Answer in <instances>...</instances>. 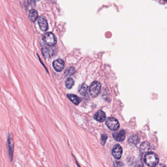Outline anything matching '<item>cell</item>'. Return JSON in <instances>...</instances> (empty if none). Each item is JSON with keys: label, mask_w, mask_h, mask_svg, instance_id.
<instances>
[{"label": "cell", "mask_w": 167, "mask_h": 167, "mask_svg": "<svg viewBox=\"0 0 167 167\" xmlns=\"http://www.w3.org/2000/svg\"><path fill=\"white\" fill-rule=\"evenodd\" d=\"M153 150V147L152 145L147 141L143 142L140 147V150L143 154H147L151 153Z\"/></svg>", "instance_id": "8992f818"}, {"label": "cell", "mask_w": 167, "mask_h": 167, "mask_svg": "<svg viewBox=\"0 0 167 167\" xmlns=\"http://www.w3.org/2000/svg\"><path fill=\"white\" fill-rule=\"evenodd\" d=\"M124 164L122 162L119 161H115L113 163L114 167H122Z\"/></svg>", "instance_id": "ffe728a7"}, {"label": "cell", "mask_w": 167, "mask_h": 167, "mask_svg": "<svg viewBox=\"0 0 167 167\" xmlns=\"http://www.w3.org/2000/svg\"><path fill=\"white\" fill-rule=\"evenodd\" d=\"M74 81L71 78H69L66 81V86L68 89L72 88L74 85Z\"/></svg>", "instance_id": "ac0fdd59"}, {"label": "cell", "mask_w": 167, "mask_h": 167, "mask_svg": "<svg viewBox=\"0 0 167 167\" xmlns=\"http://www.w3.org/2000/svg\"><path fill=\"white\" fill-rule=\"evenodd\" d=\"M42 53L44 57L50 58L53 57L56 53L55 49L51 47H45L42 48Z\"/></svg>", "instance_id": "ba28073f"}, {"label": "cell", "mask_w": 167, "mask_h": 167, "mask_svg": "<svg viewBox=\"0 0 167 167\" xmlns=\"http://www.w3.org/2000/svg\"><path fill=\"white\" fill-rule=\"evenodd\" d=\"M32 2H38L39 1H40V0H31Z\"/></svg>", "instance_id": "7402d4cb"}, {"label": "cell", "mask_w": 167, "mask_h": 167, "mask_svg": "<svg viewBox=\"0 0 167 167\" xmlns=\"http://www.w3.org/2000/svg\"><path fill=\"white\" fill-rule=\"evenodd\" d=\"M38 23L41 30L43 31H46L48 30V23L46 19L43 16L39 17L38 20Z\"/></svg>", "instance_id": "9c48e42d"}, {"label": "cell", "mask_w": 167, "mask_h": 167, "mask_svg": "<svg viewBox=\"0 0 167 167\" xmlns=\"http://www.w3.org/2000/svg\"><path fill=\"white\" fill-rule=\"evenodd\" d=\"M123 150L122 147L118 144L114 146L112 150V155L116 159H119L122 155Z\"/></svg>", "instance_id": "52a82bcc"}, {"label": "cell", "mask_w": 167, "mask_h": 167, "mask_svg": "<svg viewBox=\"0 0 167 167\" xmlns=\"http://www.w3.org/2000/svg\"><path fill=\"white\" fill-rule=\"evenodd\" d=\"M113 137L115 140L121 142L124 141L126 138V132L124 130H121L119 132H115L113 133Z\"/></svg>", "instance_id": "8fae6325"}, {"label": "cell", "mask_w": 167, "mask_h": 167, "mask_svg": "<svg viewBox=\"0 0 167 167\" xmlns=\"http://www.w3.org/2000/svg\"><path fill=\"white\" fill-rule=\"evenodd\" d=\"M75 72V68L73 67H70L65 70L64 74H65L66 77H68V76H70L73 74H74Z\"/></svg>", "instance_id": "e0dca14e"}, {"label": "cell", "mask_w": 167, "mask_h": 167, "mask_svg": "<svg viewBox=\"0 0 167 167\" xmlns=\"http://www.w3.org/2000/svg\"><path fill=\"white\" fill-rule=\"evenodd\" d=\"M106 124L108 128L111 130H116L119 128V122L115 118L113 117L108 118L106 121Z\"/></svg>", "instance_id": "5b68a950"}, {"label": "cell", "mask_w": 167, "mask_h": 167, "mask_svg": "<svg viewBox=\"0 0 167 167\" xmlns=\"http://www.w3.org/2000/svg\"><path fill=\"white\" fill-rule=\"evenodd\" d=\"M128 142L130 144L134 145H137L139 142V136L135 134L131 135L128 138Z\"/></svg>", "instance_id": "5bb4252c"}, {"label": "cell", "mask_w": 167, "mask_h": 167, "mask_svg": "<svg viewBox=\"0 0 167 167\" xmlns=\"http://www.w3.org/2000/svg\"><path fill=\"white\" fill-rule=\"evenodd\" d=\"M155 167H166L164 164H157Z\"/></svg>", "instance_id": "44dd1931"}, {"label": "cell", "mask_w": 167, "mask_h": 167, "mask_svg": "<svg viewBox=\"0 0 167 167\" xmlns=\"http://www.w3.org/2000/svg\"><path fill=\"white\" fill-rule=\"evenodd\" d=\"M95 119L99 122H103L106 119V115L104 111L99 110L95 115Z\"/></svg>", "instance_id": "7c38bea8"}, {"label": "cell", "mask_w": 167, "mask_h": 167, "mask_svg": "<svg viewBox=\"0 0 167 167\" xmlns=\"http://www.w3.org/2000/svg\"><path fill=\"white\" fill-rule=\"evenodd\" d=\"M38 13L35 9L30 10L29 13V19L31 22H35L38 19Z\"/></svg>", "instance_id": "4fadbf2b"}, {"label": "cell", "mask_w": 167, "mask_h": 167, "mask_svg": "<svg viewBox=\"0 0 167 167\" xmlns=\"http://www.w3.org/2000/svg\"><path fill=\"white\" fill-rule=\"evenodd\" d=\"M107 138H108V136H107V135H105V134L102 135L101 138V144H102V145L104 146L105 145Z\"/></svg>", "instance_id": "d6986e66"}, {"label": "cell", "mask_w": 167, "mask_h": 167, "mask_svg": "<svg viewBox=\"0 0 167 167\" xmlns=\"http://www.w3.org/2000/svg\"><path fill=\"white\" fill-rule=\"evenodd\" d=\"M88 90V86L85 84H83L79 88V92L81 95L85 96Z\"/></svg>", "instance_id": "2e32d148"}, {"label": "cell", "mask_w": 167, "mask_h": 167, "mask_svg": "<svg viewBox=\"0 0 167 167\" xmlns=\"http://www.w3.org/2000/svg\"><path fill=\"white\" fill-rule=\"evenodd\" d=\"M101 85L98 81H95L91 84L90 88V93L92 97H96L100 92Z\"/></svg>", "instance_id": "3957f363"}, {"label": "cell", "mask_w": 167, "mask_h": 167, "mask_svg": "<svg viewBox=\"0 0 167 167\" xmlns=\"http://www.w3.org/2000/svg\"><path fill=\"white\" fill-rule=\"evenodd\" d=\"M67 97L68 98V99H70V100L71 101V102H72L73 104L76 105H78L80 102V98L77 96L75 95L69 94V95H67Z\"/></svg>", "instance_id": "9a60e30c"}, {"label": "cell", "mask_w": 167, "mask_h": 167, "mask_svg": "<svg viewBox=\"0 0 167 167\" xmlns=\"http://www.w3.org/2000/svg\"><path fill=\"white\" fill-rule=\"evenodd\" d=\"M163 1H164V2H167V0H163Z\"/></svg>", "instance_id": "603a6c76"}, {"label": "cell", "mask_w": 167, "mask_h": 167, "mask_svg": "<svg viewBox=\"0 0 167 167\" xmlns=\"http://www.w3.org/2000/svg\"><path fill=\"white\" fill-rule=\"evenodd\" d=\"M42 38L45 44L48 46H53L57 43L56 38L52 33L48 32L45 33L43 36Z\"/></svg>", "instance_id": "7a4b0ae2"}, {"label": "cell", "mask_w": 167, "mask_h": 167, "mask_svg": "<svg viewBox=\"0 0 167 167\" xmlns=\"http://www.w3.org/2000/svg\"><path fill=\"white\" fill-rule=\"evenodd\" d=\"M7 147H8L9 158L10 161H12L13 160V150H14V141H13L12 133H10L8 136Z\"/></svg>", "instance_id": "277c9868"}, {"label": "cell", "mask_w": 167, "mask_h": 167, "mask_svg": "<svg viewBox=\"0 0 167 167\" xmlns=\"http://www.w3.org/2000/svg\"><path fill=\"white\" fill-rule=\"evenodd\" d=\"M144 161L147 165L150 167H155L158 164L159 158L157 155L153 153H149L146 155Z\"/></svg>", "instance_id": "6da1fadb"}, {"label": "cell", "mask_w": 167, "mask_h": 167, "mask_svg": "<svg viewBox=\"0 0 167 167\" xmlns=\"http://www.w3.org/2000/svg\"><path fill=\"white\" fill-rule=\"evenodd\" d=\"M65 66V63L61 59H58L53 63V67L56 71L60 72L63 70Z\"/></svg>", "instance_id": "30bf717a"}]
</instances>
